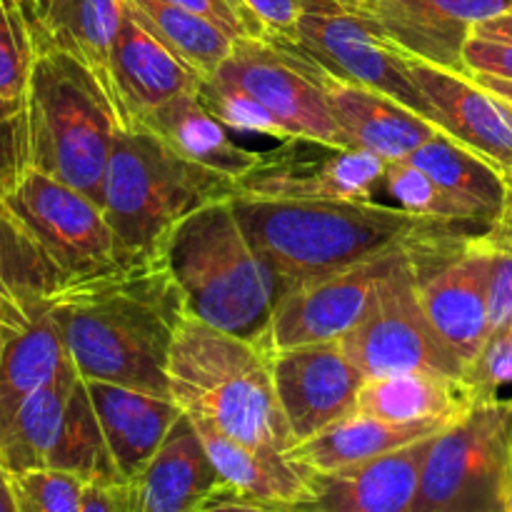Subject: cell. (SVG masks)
<instances>
[{"mask_svg":"<svg viewBox=\"0 0 512 512\" xmlns=\"http://www.w3.org/2000/svg\"><path fill=\"white\" fill-rule=\"evenodd\" d=\"M448 425L450 423H390V420L355 410L330 428L320 430L313 438L295 445L288 455L310 473H335V470L405 448L415 440L440 433Z\"/></svg>","mask_w":512,"mask_h":512,"instance_id":"cell-27","label":"cell"},{"mask_svg":"<svg viewBox=\"0 0 512 512\" xmlns=\"http://www.w3.org/2000/svg\"><path fill=\"white\" fill-rule=\"evenodd\" d=\"M140 23L153 30L200 78L218 73L233 50V35L193 10L170 0H128Z\"/></svg>","mask_w":512,"mask_h":512,"instance_id":"cell-31","label":"cell"},{"mask_svg":"<svg viewBox=\"0 0 512 512\" xmlns=\"http://www.w3.org/2000/svg\"><path fill=\"white\" fill-rule=\"evenodd\" d=\"M508 512H512V500H510V505H508Z\"/></svg>","mask_w":512,"mask_h":512,"instance_id":"cell-50","label":"cell"},{"mask_svg":"<svg viewBox=\"0 0 512 512\" xmlns=\"http://www.w3.org/2000/svg\"><path fill=\"white\" fill-rule=\"evenodd\" d=\"M28 168L25 100H8L0 95V198H5Z\"/></svg>","mask_w":512,"mask_h":512,"instance_id":"cell-37","label":"cell"},{"mask_svg":"<svg viewBox=\"0 0 512 512\" xmlns=\"http://www.w3.org/2000/svg\"><path fill=\"white\" fill-rule=\"evenodd\" d=\"M325 70L300 50L273 38H235L215 78L270 110L293 140L345 150L325 90Z\"/></svg>","mask_w":512,"mask_h":512,"instance_id":"cell-10","label":"cell"},{"mask_svg":"<svg viewBox=\"0 0 512 512\" xmlns=\"http://www.w3.org/2000/svg\"><path fill=\"white\" fill-rule=\"evenodd\" d=\"M303 140H288L235 183V195L255 200H375L383 185L385 160L365 150H328L305 155Z\"/></svg>","mask_w":512,"mask_h":512,"instance_id":"cell-14","label":"cell"},{"mask_svg":"<svg viewBox=\"0 0 512 512\" xmlns=\"http://www.w3.org/2000/svg\"><path fill=\"white\" fill-rule=\"evenodd\" d=\"M473 33L483 35V38H490V40L512 43V8L505 10L503 15H498V18H490L485 20V23H480Z\"/></svg>","mask_w":512,"mask_h":512,"instance_id":"cell-44","label":"cell"},{"mask_svg":"<svg viewBox=\"0 0 512 512\" xmlns=\"http://www.w3.org/2000/svg\"><path fill=\"white\" fill-rule=\"evenodd\" d=\"M443 433V430H440ZM438 433L365 460L360 465L313 473L315 498L295 512H413L420 478Z\"/></svg>","mask_w":512,"mask_h":512,"instance_id":"cell-19","label":"cell"},{"mask_svg":"<svg viewBox=\"0 0 512 512\" xmlns=\"http://www.w3.org/2000/svg\"><path fill=\"white\" fill-rule=\"evenodd\" d=\"M48 313L85 380L170 398V348L190 313L163 248L70 280L55 293Z\"/></svg>","mask_w":512,"mask_h":512,"instance_id":"cell-1","label":"cell"},{"mask_svg":"<svg viewBox=\"0 0 512 512\" xmlns=\"http://www.w3.org/2000/svg\"><path fill=\"white\" fill-rule=\"evenodd\" d=\"M135 123L158 135L180 158L203 165L235 183L260 160V153L243 148L230 138V130L200 103L198 93L178 95Z\"/></svg>","mask_w":512,"mask_h":512,"instance_id":"cell-26","label":"cell"},{"mask_svg":"<svg viewBox=\"0 0 512 512\" xmlns=\"http://www.w3.org/2000/svg\"><path fill=\"white\" fill-rule=\"evenodd\" d=\"M105 445L123 483H133L175 428L183 410L173 398L125 388L105 380H85Z\"/></svg>","mask_w":512,"mask_h":512,"instance_id":"cell-21","label":"cell"},{"mask_svg":"<svg viewBox=\"0 0 512 512\" xmlns=\"http://www.w3.org/2000/svg\"><path fill=\"white\" fill-rule=\"evenodd\" d=\"M198 512H293L290 505H270V503H260V500L253 498H243L235 490L225 488L223 493L215 495L210 503H205Z\"/></svg>","mask_w":512,"mask_h":512,"instance_id":"cell-43","label":"cell"},{"mask_svg":"<svg viewBox=\"0 0 512 512\" xmlns=\"http://www.w3.org/2000/svg\"><path fill=\"white\" fill-rule=\"evenodd\" d=\"M200 75L140 23L125 0V15L110 53V88L125 125L145 118L168 100L195 93Z\"/></svg>","mask_w":512,"mask_h":512,"instance_id":"cell-18","label":"cell"},{"mask_svg":"<svg viewBox=\"0 0 512 512\" xmlns=\"http://www.w3.org/2000/svg\"><path fill=\"white\" fill-rule=\"evenodd\" d=\"M413 248L375 255L333 275L278 293L273 318L265 330L270 348L278 353L300 345L343 340L368 318L385 278Z\"/></svg>","mask_w":512,"mask_h":512,"instance_id":"cell-13","label":"cell"},{"mask_svg":"<svg viewBox=\"0 0 512 512\" xmlns=\"http://www.w3.org/2000/svg\"><path fill=\"white\" fill-rule=\"evenodd\" d=\"M243 3L263 23L268 38H288L305 13L343 10L335 0H243Z\"/></svg>","mask_w":512,"mask_h":512,"instance_id":"cell-39","label":"cell"},{"mask_svg":"<svg viewBox=\"0 0 512 512\" xmlns=\"http://www.w3.org/2000/svg\"><path fill=\"white\" fill-rule=\"evenodd\" d=\"M0 512H20L15 503L13 485H10V473L0 465Z\"/></svg>","mask_w":512,"mask_h":512,"instance_id":"cell-46","label":"cell"},{"mask_svg":"<svg viewBox=\"0 0 512 512\" xmlns=\"http://www.w3.org/2000/svg\"><path fill=\"white\" fill-rule=\"evenodd\" d=\"M0 203H3V198H0Z\"/></svg>","mask_w":512,"mask_h":512,"instance_id":"cell-51","label":"cell"},{"mask_svg":"<svg viewBox=\"0 0 512 512\" xmlns=\"http://www.w3.org/2000/svg\"><path fill=\"white\" fill-rule=\"evenodd\" d=\"M0 465L8 473L58 468L90 483H120L88 383L73 360L35 390L0 433Z\"/></svg>","mask_w":512,"mask_h":512,"instance_id":"cell-8","label":"cell"},{"mask_svg":"<svg viewBox=\"0 0 512 512\" xmlns=\"http://www.w3.org/2000/svg\"><path fill=\"white\" fill-rule=\"evenodd\" d=\"M335 3H338L343 10H348V13L365 15V13H368L370 0H335Z\"/></svg>","mask_w":512,"mask_h":512,"instance_id":"cell-48","label":"cell"},{"mask_svg":"<svg viewBox=\"0 0 512 512\" xmlns=\"http://www.w3.org/2000/svg\"><path fill=\"white\" fill-rule=\"evenodd\" d=\"M465 378L490 398L512 385V323L493 330Z\"/></svg>","mask_w":512,"mask_h":512,"instance_id":"cell-38","label":"cell"},{"mask_svg":"<svg viewBox=\"0 0 512 512\" xmlns=\"http://www.w3.org/2000/svg\"><path fill=\"white\" fill-rule=\"evenodd\" d=\"M35 50H63L88 65L110 88V53L125 0H25ZM115 100V98H113Z\"/></svg>","mask_w":512,"mask_h":512,"instance_id":"cell-23","label":"cell"},{"mask_svg":"<svg viewBox=\"0 0 512 512\" xmlns=\"http://www.w3.org/2000/svg\"><path fill=\"white\" fill-rule=\"evenodd\" d=\"M20 512H80L90 480L58 468H33L10 473Z\"/></svg>","mask_w":512,"mask_h":512,"instance_id":"cell-35","label":"cell"},{"mask_svg":"<svg viewBox=\"0 0 512 512\" xmlns=\"http://www.w3.org/2000/svg\"><path fill=\"white\" fill-rule=\"evenodd\" d=\"M330 110L345 150H365L385 163L408 160L433 135L443 133L400 100L363 85L325 75Z\"/></svg>","mask_w":512,"mask_h":512,"instance_id":"cell-20","label":"cell"},{"mask_svg":"<svg viewBox=\"0 0 512 512\" xmlns=\"http://www.w3.org/2000/svg\"><path fill=\"white\" fill-rule=\"evenodd\" d=\"M485 90L500 98L503 103H508L512 108V80L508 78H500V75H488V73H470Z\"/></svg>","mask_w":512,"mask_h":512,"instance_id":"cell-45","label":"cell"},{"mask_svg":"<svg viewBox=\"0 0 512 512\" xmlns=\"http://www.w3.org/2000/svg\"><path fill=\"white\" fill-rule=\"evenodd\" d=\"M483 398L485 395H480L468 378L433 370H410L365 378L355 410L405 425L453 423Z\"/></svg>","mask_w":512,"mask_h":512,"instance_id":"cell-24","label":"cell"},{"mask_svg":"<svg viewBox=\"0 0 512 512\" xmlns=\"http://www.w3.org/2000/svg\"><path fill=\"white\" fill-rule=\"evenodd\" d=\"M273 40L308 55L325 73L390 95L430 120L428 100L408 68L410 55L373 18L348 10L305 13L288 38Z\"/></svg>","mask_w":512,"mask_h":512,"instance_id":"cell-12","label":"cell"},{"mask_svg":"<svg viewBox=\"0 0 512 512\" xmlns=\"http://www.w3.org/2000/svg\"><path fill=\"white\" fill-rule=\"evenodd\" d=\"M465 73H488L512 80V43L470 35L463 48Z\"/></svg>","mask_w":512,"mask_h":512,"instance_id":"cell-41","label":"cell"},{"mask_svg":"<svg viewBox=\"0 0 512 512\" xmlns=\"http://www.w3.org/2000/svg\"><path fill=\"white\" fill-rule=\"evenodd\" d=\"M408 160L425 170L440 188L463 200L483 228H490L508 208L510 175L450 135H433Z\"/></svg>","mask_w":512,"mask_h":512,"instance_id":"cell-29","label":"cell"},{"mask_svg":"<svg viewBox=\"0 0 512 512\" xmlns=\"http://www.w3.org/2000/svg\"><path fill=\"white\" fill-rule=\"evenodd\" d=\"M290 510H293V508H290ZM293 512H295V510H293Z\"/></svg>","mask_w":512,"mask_h":512,"instance_id":"cell-52","label":"cell"},{"mask_svg":"<svg viewBox=\"0 0 512 512\" xmlns=\"http://www.w3.org/2000/svg\"><path fill=\"white\" fill-rule=\"evenodd\" d=\"M3 205L68 280L90 278L128 258L103 205L40 170H25Z\"/></svg>","mask_w":512,"mask_h":512,"instance_id":"cell-9","label":"cell"},{"mask_svg":"<svg viewBox=\"0 0 512 512\" xmlns=\"http://www.w3.org/2000/svg\"><path fill=\"white\" fill-rule=\"evenodd\" d=\"M210 460L230 490L270 505H305L315 498L313 473L290 455H275L238 443L210 423L190 418Z\"/></svg>","mask_w":512,"mask_h":512,"instance_id":"cell-25","label":"cell"},{"mask_svg":"<svg viewBox=\"0 0 512 512\" xmlns=\"http://www.w3.org/2000/svg\"><path fill=\"white\" fill-rule=\"evenodd\" d=\"M493 265H490V333L512 323V215L505 210L490 228H485Z\"/></svg>","mask_w":512,"mask_h":512,"instance_id":"cell-36","label":"cell"},{"mask_svg":"<svg viewBox=\"0 0 512 512\" xmlns=\"http://www.w3.org/2000/svg\"><path fill=\"white\" fill-rule=\"evenodd\" d=\"M133 488L138 512H198L228 485L183 413Z\"/></svg>","mask_w":512,"mask_h":512,"instance_id":"cell-22","label":"cell"},{"mask_svg":"<svg viewBox=\"0 0 512 512\" xmlns=\"http://www.w3.org/2000/svg\"><path fill=\"white\" fill-rule=\"evenodd\" d=\"M68 363L63 335L45 310L10 343L8 353L0 360V433L8 428L20 405Z\"/></svg>","mask_w":512,"mask_h":512,"instance_id":"cell-30","label":"cell"},{"mask_svg":"<svg viewBox=\"0 0 512 512\" xmlns=\"http://www.w3.org/2000/svg\"><path fill=\"white\" fill-rule=\"evenodd\" d=\"M20 333H25V330L15 328L13 323H8V320H5V318H0V360L5 358V353H8L10 343H13V340L18 338Z\"/></svg>","mask_w":512,"mask_h":512,"instance_id":"cell-47","label":"cell"},{"mask_svg":"<svg viewBox=\"0 0 512 512\" xmlns=\"http://www.w3.org/2000/svg\"><path fill=\"white\" fill-rule=\"evenodd\" d=\"M195 93H198L200 103L233 133L265 135V138H275L280 143L293 140L285 125L265 105H260L245 90H240L238 85L210 75V78H200Z\"/></svg>","mask_w":512,"mask_h":512,"instance_id":"cell-33","label":"cell"},{"mask_svg":"<svg viewBox=\"0 0 512 512\" xmlns=\"http://www.w3.org/2000/svg\"><path fill=\"white\" fill-rule=\"evenodd\" d=\"M35 38L25 0H0V95L25 100L35 63Z\"/></svg>","mask_w":512,"mask_h":512,"instance_id":"cell-34","label":"cell"},{"mask_svg":"<svg viewBox=\"0 0 512 512\" xmlns=\"http://www.w3.org/2000/svg\"><path fill=\"white\" fill-rule=\"evenodd\" d=\"M120 128L118 105L88 65L63 50H38L25 90L30 168L100 203Z\"/></svg>","mask_w":512,"mask_h":512,"instance_id":"cell-5","label":"cell"},{"mask_svg":"<svg viewBox=\"0 0 512 512\" xmlns=\"http://www.w3.org/2000/svg\"><path fill=\"white\" fill-rule=\"evenodd\" d=\"M70 280L0 203V318L28 330Z\"/></svg>","mask_w":512,"mask_h":512,"instance_id":"cell-28","label":"cell"},{"mask_svg":"<svg viewBox=\"0 0 512 512\" xmlns=\"http://www.w3.org/2000/svg\"><path fill=\"white\" fill-rule=\"evenodd\" d=\"M510 8L512 0H370L365 18L413 58L463 70V48L473 30Z\"/></svg>","mask_w":512,"mask_h":512,"instance_id":"cell-17","label":"cell"},{"mask_svg":"<svg viewBox=\"0 0 512 512\" xmlns=\"http://www.w3.org/2000/svg\"><path fill=\"white\" fill-rule=\"evenodd\" d=\"M512 398L478 400L433 440L413 512H508Z\"/></svg>","mask_w":512,"mask_h":512,"instance_id":"cell-7","label":"cell"},{"mask_svg":"<svg viewBox=\"0 0 512 512\" xmlns=\"http://www.w3.org/2000/svg\"><path fill=\"white\" fill-rule=\"evenodd\" d=\"M233 203L245 235L275 273L278 293L375 255L413 248L455 228L378 200H255L235 195Z\"/></svg>","mask_w":512,"mask_h":512,"instance_id":"cell-2","label":"cell"},{"mask_svg":"<svg viewBox=\"0 0 512 512\" xmlns=\"http://www.w3.org/2000/svg\"><path fill=\"white\" fill-rule=\"evenodd\" d=\"M280 405L295 440L313 438L358 408L365 375L340 340L300 345L273 355Z\"/></svg>","mask_w":512,"mask_h":512,"instance_id":"cell-15","label":"cell"},{"mask_svg":"<svg viewBox=\"0 0 512 512\" xmlns=\"http://www.w3.org/2000/svg\"><path fill=\"white\" fill-rule=\"evenodd\" d=\"M505 210H508V213L512 215V175H510V200H508V208H505Z\"/></svg>","mask_w":512,"mask_h":512,"instance_id":"cell-49","label":"cell"},{"mask_svg":"<svg viewBox=\"0 0 512 512\" xmlns=\"http://www.w3.org/2000/svg\"><path fill=\"white\" fill-rule=\"evenodd\" d=\"M235 180L180 158L145 125L118 130L103 183V205L125 255L155 253L190 213L233 198Z\"/></svg>","mask_w":512,"mask_h":512,"instance_id":"cell-6","label":"cell"},{"mask_svg":"<svg viewBox=\"0 0 512 512\" xmlns=\"http://www.w3.org/2000/svg\"><path fill=\"white\" fill-rule=\"evenodd\" d=\"M233 198L190 213L163 250L193 318L240 338H258L273 318L278 280L245 235Z\"/></svg>","mask_w":512,"mask_h":512,"instance_id":"cell-4","label":"cell"},{"mask_svg":"<svg viewBox=\"0 0 512 512\" xmlns=\"http://www.w3.org/2000/svg\"><path fill=\"white\" fill-rule=\"evenodd\" d=\"M170 3L183 5V8L213 20L233 38H268L263 23L250 13L243 0H170Z\"/></svg>","mask_w":512,"mask_h":512,"instance_id":"cell-40","label":"cell"},{"mask_svg":"<svg viewBox=\"0 0 512 512\" xmlns=\"http://www.w3.org/2000/svg\"><path fill=\"white\" fill-rule=\"evenodd\" d=\"M80 512H138L133 483H90Z\"/></svg>","mask_w":512,"mask_h":512,"instance_id":"cell-42","label":"cell"},{"mask_svg":"<svg viewBox=\"0 0 512 512\" xmlns=\"http://www.w3.org/2000/svg\"><path fill=\"white\" fill-rule=\"evenodd\" d=\"M383 185L393 195L395 203L403 210H408V213L428 220H438V223L463 225V228L465 225H480L483 228L478 215L463 200H458L448 190L440 188L425 170H420L410 160H395V163L385 165Z\"/></svg>","mask_w":512,"mask_h":512,"instance_id":"cell-32","label":"cell"},{"mask_svg":"<svg viewBox=\"0 0 512 512\" xmlns=\"http://www.w3.org/2000/svg\"><path fill=\"white\" fill-rule=\"evenodd\" d=\"M408 68L428 100L430 120L473 153L512 175V108L465 70L440 68L410 55Z\"/></svg>","mask_w":512,"mask_h":512,"instance_id":"cell-16","label":"cell"},{"mask_svg":"<svg viewBox=\"0 0 512 512\" xmlns=\"http://www.w3.org/2000/svg\"><path fill=\"white\" fill-rule=\"evenodd\" d=\"M410 253L385 278L368 318L340 343L350 360L363 370L365 378L410 373V370H433V373L465 378V365L445 345L425 315Z\"/></svg>","mask_w":512,"mask_h":512,"instance_id":"cell-11","label":"cell"},{"mask_svg":"<svg viewBox=\"0 0 512 512\" xmlns=\"http://www.w3.org/2000/svg\"><path fill=\"white\" fill-rule=\"evenodd\" d=\"M268 338H240L185 315L168 358L170 398L255 450L288 455L298 445L280 405Z\"/></svg>","mask_w":512,"mask_h":512,"instance_id":"cell-3","label":"cell"}]
</instances>
